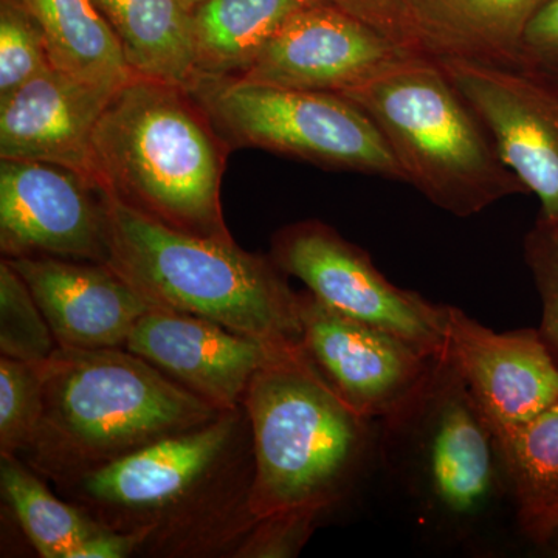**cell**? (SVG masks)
<instances>
[{
  "mask_svg": "<svg viewBox=\"0 0 558 558\" xmlns=\"http://www.w3.org/2000/svg\"><path fill=\"white\" fill-rule=\"evenodd\" d=\"M252 480V432L240 407L58 486L102 526L182 556L238 548L256 524Z\"/></svg>",
  "mask_w": 558,
  "mask_h": 558,
  "instance_id": "obj_1",
  "label": "cell"
},
{
  "mask_svg": "<svg viewBox=\"0 0 558 558\" xmlns=\"http://www.w3.org/2000/svg\"><path fill=\"white\" fill-rule=\"evenodd\" d=\"M231 150L193 90L134 76L102 110L92 167L110 199L170 229L233 241L220 204Z\"/></svg>",
  "mask_w": 558,
  "mask_h": 558,
  "instance_id": "obj_2",
  "label": "cell"
},
{
  "mask_svg": "<svg viewBox=\"0 0 558 558\" xmlns=\"http://www.w3.org/2000/svg\"><path fill=\"white\" fill-rule=\"evenodd\" d=\"M44 376L43 416L22 453L57 484L222 413L124 348L60 347Z\"/></svg>",
  "mask_w": 558,
  "mask_h": 558,
  "instance_id": "obj_3",
  "label": "cell"
},
{
  "mask_svg": "<svg viewBox=\"0 0 558 558\" xmlns=\"http://www.w3.org/2000/svg\"><path fill=\"white\" fill-rule=\"evenodd\" d=\"M106 240V264L150 306L211 319L274 347H300L299 293L271 256L170 229L109 196Z\"/></svg>",
  "mask_w": 558,
  "mask_h": 558,
  "instance_id": "obj_4",
  "label": "cell"
},
{
  "mask_svg": "<svg viewBox=\"0 0 558 558\" xmlns=\"http://www.w3.org/2000/svg\"><path fill=\"white\" fill-rule=\"evenodd\" d=\"M242 409L252 432L248 510L256 523L293 510L323 513L343 498L368 453L369 418L341 399L303 347L253 377Z\"/></svg>",
  "mask_w": 558,
  "mask_h": 558,
  "instance_id": "obj_5",
  "label": "cell"
},
{
  "mask_svg": "<svg viewBox=\"0 0 558 558\" xmlns=\"http://www.w3.org/2000/svg\"><path fill=\"white\" fill-rule=\"evenodd\" d=\"M344 97L368 113L407 183L458 218L527 193L438 62L416 57Z\"/></svg>",
  "mask_w": 558,
  "mask_h": 558,
  "instance_id": "obj_6",
  "label": "cell"
},
{
  "mask_svg": "<svg viewBox=\"0 0 558 558\" xmlns=\"http://www.w3.org/2000/svg\"><path fill=\"white\" fill-rule=\"evenodd\" d=\"M191 90L233 150L258 148L326 170L407 182L379 128L344 95L236 78L201 80Z\"/></svg>",
  "mask_w": 558,
  "mask_h": 558,
  "instance_id": "obj_7",
  "label": "cell"
},
{
  "mask_svg": "<svg viewBox=\"0 0 558 558\" xmlns=\"http://www.w3.org/2000/svg\"><path fill=\"white\" fill-rule=\"evenodd\" d=\"M271 259L299 278L330 310L402 337L438 359L447 357V311L421 293L400 289L328 223L310 219L278 231Z\"/></svg>",
  "mask_w": 558,
  "mask_h": 558,
  "instance_id": "obj_8",
  "label": "cell"
},
{
  "mask_svg": "<svg viewBox=\"0 0 558 558\" xmlns=\"http://www.w3.org/2000/svg\"><path fill=\"white\" fill-rule=\"evenodd\" d=\"M301 347L341 399L366 418L400 425L427 389L435 357L402 337L299 293Z\"/></svg>",
  "mask_w": 558,
  "mask_h": 558,
  "instance_id": "obj_9",
  "label": "cell"
},
{
  "mask_svg": "<svg viewBox=\"0 0 558 558\" xmlns=\"http://www.w3.org/2000/svg\"><path fill=\"white\" fill-rule=\"evenodd\" d=\"M108 196L83 172L49 161L0 159L3 258L108 259Z\"/></svg>",
  "mask_w": 558,
  "mask_h": 558,
  "instance_id": "obj_10",
  "label": "cell"
},
{
  "mask_svg": "<svg viewBox=\"0 0 558 558\" xmlns=\"http://www.w3.org/2000/svg\"><path fill=\"white\" fill-rule=\"evenodd\" d=\"M435 61V60H433ZM475 110L499 159L558 223V83L520 68L436 61Z\"/></svg>",
  "mask_w": 558,
  "mask_h": 558,
  "instance_id": "obj_11",
  "label": "cell"
},
{
  "mask_svg": "<svg viewBox=\"0 0 558 558\" xmlns=\"http://www.w3.org/2000/svg\"><path fill=\"white\" fill-rule=\"evenodd\" d=\"M416 57L322 0L293 14L236 80L344 95Z\"/></svg>",
  "mask_w": 558,
  "mask_h": 558,
  "instance_id": "obj_12",
  "label": "cell"
},
{
  "mask_svg": "<svg viewBox=\"0 0 558 558\" xmlns=\"http://www.w3.org/2000/svg\"><path fill=\"white\" fill-rule=\"evenodd\" d=\"M410 414L422 428L418 457L432 502L453 519L478 515L505 475L490 424L449 359Z\"/></svg>",
  "mask_w": 558,
  "mask_h": 558,
  "instance_id": "obj_13",
  "label": "cell"
},
{
  "mask_svg": "<svg viewBox=\"0 0 558 558\" xmlns=\"http://www.w3.org/2000/svg\"><path fill=\"white\" fill-rule=\"evenodd\" d=\"M447 359L492 432L524 424L558 400V359L539 330L495 332L449 306Z\"/></svg>",
  "mask_w": 558,
  "mask_h": 558,
  "instance_id": "obj_14",
  "label": "cell"
},
{
  "mask_svg": "<svg viewBox=\"0 0 558 558\" xmlns=\"http://www.w3.org/2000/svg\"><path fill=\"white\" fill-rule=\"evenodd\" d=\"M292 348L274 347L211 319L159 307L138 319L124 344L219 411L240 409L253 377Z\"/></svg>",
  "mask_w": 558,
  "mask_h": 558,
  "instance_id": "obj_15",
  "label": "cell"
},
{
  "mask_svg": "<svg viewBox=\"0 0 558 558\" xmlns=\"http://www.w3.org/2000/svg\"><path fill=\"white\" fill-rule=\"evenodd\" d=\"M32 290L58 347L124 348L153 306L105 263L25 256L5 258Z\"/></svg>",
  "mask_w": 558,
  "mask_h": 558,
  "instance_id": "obj_16",
  "label": "cell"
},
{
  "mask_svg": "<svg viewBox=\"0 0 558 558\" xmlns=\"http://www.w3.org/2000/svg\"><path fill=\"white\" fill-rule=\"evenodd\" d=\"M116 90L43 70L0 101V159L49 161L95 180L92 142Z\"/></svg>",
  "mask_w": 558,
  "mask_h": 558,
  "instance_id": "obj_17",
  "label": "cell"
},
{
  "mask_svg": "<svg viewBox=\"0 0 558 558\" xmlns=\"http://www.w3.org/2000/svg\"><path fill=\"white\" fill-rule=\"evenodd\" d=\"M548 0H409L418 53L520 68L521 39Z\"/></svg>",
  "mask_w": 558,
  "mask_h": 558,
  "instance_id": "obj_18",
  "label": "cell"
},
{
  "mask_svg": "<svg viewBox=\"0 0 558 558\" xmlns=\"http://www.w3.org/2000/svg\"><path fill=\"white\" fill-rule=\"evenodd\" d=\"M116 33L132 72L193 89V17L180 0H92Z\"/></svg>",
  "mask_w": 558,
  "mask_h": 558,
  "instance_id": "obj_19",
  "label": "cell"
},
{
  "mask_svg": "<svg viewBox=\"0 0 558 558\" xmlns=\"http://www.w3.org/2000/svg\"><path fill=\"white\" fill-rule=\"evenodd\" d=\"M322 0H204L191 10L197 83L240 78L300 10Z\"/></svg>",
  "mask_w": 558,
  "mask_h": 558,
  "instance_id": "obj_20",
  "label": "cell"
},
{
  "mask_svg": "<svg viewBox=\"0 0 558 558\" xmlns=\"http://www.w3.org/2000/svg\"><path fill=\"white\" fill-rule=\"evenodd\" d=\"M39 25L53 68L119 89L134 78L116 33L92 0H17Z\"/></svg>",
  "mask_w": 558,
  "mask_h": 558,
  "instance_id": "obj_21",
  "label": "cell"
},
{
  "mask_svg": "<svg viewBox=\"0 0 558 558\" xmlns=\"http://www.w3.org/2000/svg\"><path fill=\"white\" fill-rule=\"evenodd\" d=\"M40 478L17 454H0L2 495L28 542L39 557L69 558L102 524L80 506L61 501Z\"/></svg>",
  "mask_w": 558,
  "mask_h": 558,
  "instance_id": "obj_22",
  "label": "cell"
},
{
  "mask_svg": "<svg viewBox=\"0 0 558 558\" xmlns=\"http://www.w3.org/2000/svg\"><path fill=\"white\" fill-rule=\"evenodd\" d=\"M519 517L558 505V400L524 424L494 432Z\"/></svg>",
  "mask_w": 558,
  "mask_h": 558,
  "instance_id": "obj_23",
  "label": "cell"
},
{
  "mask_svg": "<svg viewBox=\"0 0 558 558\" xmlns=\"http://www.w3.org/2000/svg\"><path fill=\"white\" fill-rule=\"evenodd\" d=\"M60 348L32 290L5 258L0 263V354L43 363Z\"/></svg>",
  "mask_w": 558,
  "mask_h": 558,
  "instance_id": "obj_24",
  "label": "cell"
},
{
  "mask_svg": "<svg viewBox=\"0 0 558 558\" xmlns=\"http://www.w3.org/2000/svg\"><path fill=\"white\" fill-rule=\"evenodd\" d=\"M44 362L0 355V454L22 453L31 446L43 416Z\"/></svg>",
  "mask_w": 558,
  "mask_h": 558,
  "instance_id": "obj_25",
  "label": "cell"
},
{
  "mask_svg": "<svg viewBox=\"0 0 558 558\" xmlns=\"http://www.w3.org/2000/svg\"><path fill=\"white\" fill-rule=\"evenodd\" d=\"M51 65L39 25L17 0H0V101Z\"/></svg>",
  "mask_w": 558,
  "mask_h": 558,
  "instance_id": "obj_26",
  "label": "cell"
},
{
  "mask_svg": "<svg viewBox=\"0 0 558 558\" xmlns=\"http://www.w3.org/2000/svg\"><path fill=\"white\" fill-rule=\"evenodd\" d=\"M524 258L542 300V333L558 359V223L537 219L524 240Z\"/></svg>",
  "mask_w": 558,
  "mask_h": 558,
  "instance_id": "obj_27",
  "label": "cell"
},
{
  "mask_svg": "<svg viewBox=\"0 0 558 558\" xmlns=\"http://www.w3.org/2000/svg\"><path fill=\"white\" fill-rule=\"evenodd\" d=\"M322 512L293 510L258 521L242 538L233 557L288 558L303 549Z\"/></svg>",
  "mask_w": 558,
  "mask_h": 558,
  "instance_id": "obj_28",
  "label": "cell"
},
{
  "mask_svg": "<svg viewBox=\"0 0 558 558\" xmlns=\"http://www.w3.org/2000/svg\"><path fill=\"white\" fill-rule=\"evenodd\" d=\"M520 69L558 83V0H548L529 22L521 39Z\"/></svg>",
  "mask_w": 558,
  "mask_h": 558,
  "instance_id": "obj_29",
  "label": "cell"
},
{
  "mask_svg": "<svg viewBox=\"0 0 558 558\" xmlns=\"http://www.w3.org/2000/svg\"><path fill=\"white\" fill-rule=\"evenodd\" d=\"M328 2L366 22L403 49L422 57L411 32L409 0H328Z\"/></svg>",
  "mask_w": 558,
  "mask_h": 558,
  "instance_id": "obj_30",
  "label": "cell"
},
{
  "mask_svg": "<svg viewBox=\"0 0 558 558\" xmlns=\"http://www.w3.org/2000/svg\"><path fill=\"white\" fill-rule=\"evenodd\" d=\"M140 549H143L142 535L102 526L81 542L69 558H126Z\"/></svg>",
  "mask_w": 558,
  "mask_h": 558,
  "instance_id": "obj_31",
  "label": "cell"
},
{
  "mask_svg": "<svg viewBox=\"0 0 558 558\" xmlns=\"http://www.w3.org/2000/svg\"><path fill=\"white\" fill-rule=\"evenodd\" d=\"M520 524L532 542L546 545L550 535L558 529V505L554 508L538 510V512L520 515Z\"/></svg>",
  "mask_w": 558,
  "mask_h": 558,
  "instance_id": "obj_32",
  "label": "cell"
},
{
  "mask_svg": "<svg viewBox=\"0 0 558 558\" xmlns=\"http://www.w3.org/2000/svg\"><path fill=\"white\" fill-rule=\"evenodd\" d=\"M546 545L550 546L554 553H556L558 556V529L556 532H554L553 535H550V538L548 539V543H546Z\"/></svg>",
  "mask_w": 558,
  "mask_h": 558,
  "instance_id": "obj_33",
  "label": "cell"
},
{
  "mask_svg": "<svg viewBox=\"0 0 558 558\" xmlns=\"http://www.w3.org/2000/svg\"><path fill=\"white\" fill-rule=\"evenodd\" d=\"M180 2H182L186 9L193 10L194 7L199 5V3L204 2V0H180Z\"/></svg>",
  "mask_w": 558,
  "mask_h": 558,
  "instance_id": "obj_34",
  "label": "cell"
}]
</instances>
